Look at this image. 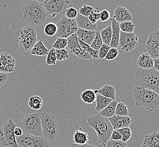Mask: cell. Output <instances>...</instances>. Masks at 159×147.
<instances>
[{
	"label": "cell",
	"mask_w": 159,
	"mask_h": 147,
	"mask_svg": "<svg viewBox=\"0 0 159 147\" xmlns=\"http://www.w3.org/2000/svg\"><path fill=\"white\" fill-rule=\"evenodd\" d=\"M113 18L121 23L126 21H132L133 17L129 10L122 6H117L114 10Z\"/></svg>",
	"instance_id": "cell-17"
},
{
	"label": "cell",
	"mask_w": 159,
	"mask_h": 147,
	"mask_svg": "<svg viewBox=\"0 0 159 147\" xmlns=\"http://www.w3.org/2000/svg\"><path fill=\"white\" fill-rule=\"evenodd\" d=\"M137 63L139 68L146 70L153 68V59L148 53L141 54Z\"/></svg>",
	"instance_id": "cell-21"
},
{
	"label": "cell",
	"mask_w": 159,
	"mask_h": 147,
	"mask_svg": "<svg viewBox=\"0 0 159 147\" xmlns=\"http://www.w3.org/2000/svg\"><path fill=\"white\" fill-rule=\"evenodd\" d=\"M20 52L31 51L37 42V32L32 26H28L20 30L18 39Z\"/></svg>",
	"instance_id": "cell-7"
},
{
	"label": "cell",
	"mask_w": 159,
	"mask_h": 147,
	"mask_svg": "<svg viewBox=\"0 0 159 147\" xmlns=\"http://www.w3.org/2000/svg\"><path fill=\"white\" fill-rule=\"evenodd\" d=\"M112 101L113 100L111 98H107L99 94H97V95H96V107H95V111H101Z\"/></svg>",
	"instance_id": "cell-27"
},
{
	"label": "cell",
	"mask_w": 159,
	"mask_h": 147,
	"mask_svg": "<svg viewBox=\"0 0 159 147\" xmlns=\"http://www.w3.org/2000/svg\"><path fill=\"white\" fill-rule=\"evenodd\" d=\"M134 86L150 89L159 95V72L154 68H139L135 73Z\"/></svg>",
	"instance_id": "cell-5"
},
{
	"label": "cell",
	"mask_w": 159,
	"mask_h": 147,
	"mask_svg": "<svg viewBox=\"0 0 159 147\" xmlns=\"http://www.w3.org/2000/svg\"><path fill=\"white\" fill-rule=\"evenodd\" d=\"M111 27H112V40L110 46L111 48H117L119 45L120 36V23L116 21L114 19H111Z\"/></svg>",
	"instance_id": "cell-19"
},
{
	"label": "cell",
	"mask_w": 159,
	"mask_h": 147,
	"mask_svg": "<svg viewBox=\"0 0 159 147\" xmlns=\"http://www.w3.org/2000/svg\"><path fill=\"white\" fill-rule=\"evenodd\" d=\"M111 18L110 12L107 9L103 10L100 12L99 21L101 22H106Z\"/></svg>",
	"instance_id": "cell-46"
},
{
	"label": "cell",
	"mask_w": 159,
	"mask_h": 147,
	"mask_svg": "<svg viewBox=\"0 0 159 147\" xmlns=\"http://www.w3.org/2000/svg\"><path fill=\"white\" fill-rule=\"evenodd\" d=\"M117 130L122 135L121 140L124 143H126L132 137V131L129 127L119 129Z\"/></svg>",
	"instance_id": "cell-39"
},
{
	"label": "cell",
	"mask_w": 159,
	"mask_h": 147,
	"mask_svg": "<svg viewBox=\"0 0 159 147\" xmlns=\"http://www.w3.org/2000/svg\"><path fill=\"white\" fill-rule=\"evenodd\" d=\"M8 78H9L8 74L0 72V88L6 83L8 80Z\"/></svg>",
	"instance_id": "cell-49"
},
{
	"label": "cell",
	"mask_w": 159,
	"mask_h": 147,
	"mask_svg": "<svg viewBox=\"0 0 159 147\" xmlns=\"http://www.w3.org/2000/svg\"><path fill=\"white\" fill-rule=\"evenodd\" d=\"M57 30H58L57 26L52 22H50L49 23L46 24L43 29L45 34L48 36H54L57 34Z\"/></svg>",
	"instance_id": "cell-35"
},
{
	"label": "cell",
	"mask_w": 159,
	"mask_h": 147,
	"mask_svg": "<svg viewBox=\"0 0 159 147\" xmlns=\"http://www.w3.org/2000/svg\"><path fill=\"white\" fill-rule=\"evenodd\" d=\"M14 133H15L16 137L21 136V135L24 134L22 129L20 127H16V129L14 130Z\"/></svg>",
	"instance_id": "cell-50"
},
{
	"label": "cell",
	"mask_w": 159,
	"mask_h": 147,
	"mask_svg": "<svg viewBox=\"0 0 159 147\" xmlns=\"http://www.w3.org/2000/svg\"><path fill=\"white\" fill-rule=\"evenodd\" d=\"M110 139L113 140H121L122 135L116 130H113Z\"/></svg>",
	"instance_id": "cell-47"
},
{
	"label": "cell",
	"mask_w": 159,
	"mask_h": 147,
	"mask_svg": "<svg viewBox=\"0 0 159 147\" xmlns=\"http://www.w3.org/2000/svg\"><path fill=\"white\" fill-rule=\"evenodd\" d=\"M67 147H105L102 145H95L94 144H84V145H79L75 143H69L68 144Z\"/></svg>",
	"instance_id": "cell-48"
},
{
	"label": "cell",
	"mask_w": 159,
	"mask_h": 147,
	"mask_svg": "<svg viewBox=\"0 0 159 147\" xmlns=\"http://www.w3.org/2000/svg\"><path fill=\"white\" fill-rule=\"evenodd\" d=\"M58 30L57 32V37L61 38H66L76 34L79 29L75 19H70L64 16L57 23Z\"/></svg>",
	"instance_id": "cell-9"
},
{
	"label": "cell",
	"mask_w": 159,
	"mask_h": 147,
	"mask_svg": "<svg viewBox=\"0 0 159 147\" xmlns=\"http://www.w3.org/2000/svg\"><path fill=\"white\" fill-rule=\"evenodd\" d=\"M87 125L95 130L99 142L105 147L107 141L110 139L113 130L109 118L102 116L99 113L88 118Z\"/></svg>",
	"instance_id": "cell-2"
},
{
	"label": "cell",
	"mask_w": 159,
	"mask_h": 147,
	"mask_svg": "<svg viewBox=\"0 0 159 147\" xmlns=\"http://www.w3.org/2000/svg\"><path fill=\"white\" fill-rule=\"evenodd\" d=\"M130 96L137 107L148 111H153L159 107V95L150 89L134 86Z\"/></svg>",
	"instance_id": "cell-1"
},
{
	"label": "cell",
	"mask_w": 159,
	"mask_h": 147,
	"mask_svg": "<svg viewBox=\"0 0 159 147\" xmlns=\"http://www.w3.org/2000/svg\"><path fill=\"white\" fill-rule=\"evenodd\" d=\"M66 17L70 19H75L78 16V12L75 8L73 7H70L66 10Z\"/></svg>",
	"instance_id": "cell-43"
},
{
	"label": "cell",
	"mask_w": 159,
	"mask_h": 147,
	"mask_svg": "<svg viewBox=\"0 0 159 147\" xmlns=\"http://www.w3.org/2000/svg\"><path fill=\"white\" fill-rule=\"evenodd\" d=\"M55 55L58 61H63L70 57L69 53L65 49H55Z\"/></svg>",
	"instance_id": "cell-36"
},
{
	"label": "cell",
	"mask_w": 159,
	"mask_h": 147,
	"mask_svg": "<svg viewBox=\"0 0 159 147\" xmlns=\"http://www.w3.org/2000/svg\"><path fill=\"white\" fill-rule=\"evenodd\" d=\"M115 115L120 116H129L128 109L125 103L122 102L117 103Z\"/></svg>",
	"instance_id": "cell-34"
},
{
	"label": "cell",
	"mask_w": 159,
	"mask_h": 147,
	"mask_svg": "<svg viewBox=\"0 0 159 147\" xmlns=\"http://www.w3.org/2000/svg\"><path fill=\"white\" fill-rule=\"evenodd\" d=\"M103 43L101 38V33L99 31H97L94 39L93 41L92 44L90 45L92 49L99 51L101 47L103 45Z\"/></svg>",
	"instance_id": "cell-33"
},
{
	"label": "cell",
	"mask_w": 159,
	"mask_h": 147,
	"mask_svg": "<svg viewBox=\"0 0 159 147\" xmlns=\"http://www.w3.org/2000/svg\"><path fill=\"white\" fill-rule=\"evenodd\" d=\"M96 32L97 31H88L79 28L76 35L79 40L90 45L94 39Z\"/></svg>",
	"instance_id": "cell-20"
},
{
	"label": "cell",
	"mask_w": 159,
	"mask_h": 147,
	"mask_svg": "<svg viewBox=\"0 0 159 147\" xmlns=\"http://www.w3.org/2000/svg\"><path fill=\"white\" fill-rule=\"evenodd\" d=\"M43 138L53 143L61 132V120L53 114L47 112L41 113Z\"/></svg>",
	"instance_id": "cell-4"
},
{
	"label": "cell",
	"mask_w": 159,
	"mask_h": 147,
	"mask_svg": "<svg viewBox=\"0 0 159 147\" xmlns=\"http://www.w3.org/2000/svg\"><path fill=\"white\" fill-rule=\"evenodd\" d=\"M37 1L38 2H39L40 3H43H43H45L46 1H47L48 0H37Z\"/></svg>",
	"instance_id": "cell-52"
},
{
	"label": "cell",
	"mask_w": 159,
	"mask_h": 147,
	"mask_svg": "<svg viewBox=\"0 0 159 147\" xmlns=\"http://www.w3.org/2000/svg\"><path fill=\"white\" fill-rule=\"evenodd\" d=\"M95 94H99L107 98H111L112 100H115L116 89L115 87L109 84H105L99 89L94 90Z\"/></svg>",
	"instance_id": "cell-22"
},
{
	"label": "cell",
	"mask_w": 159,
	"mask_h": 147,
	"mask_svg": "<svg viewBox=\"0 0 159 147\" xmlns=\"http://www.w3.org/2000/svg\"><path fill=\"white\" fill-rule=\"evenodd\" d=\"M88 18L92 23H95L99 21L100 18V12H99L98 9H94V10L89 15Z\"/></svg>",
	"instance_id": "cell-45"
},
{
	"label": "cell",
	"mask_w": 159,
	"mask_h": 147,
	"mask_svg": "<svg viewBox=\"0 0 159 147\" xmlns=\"http://www.w3.org/2000/svg\"><path fill=\"white\" fill-rule=\"evenodd\" d=\"M70 2V0H48L43 5L48 15L54 18L64 14Z\"/></svg>",
	"instance_id": "cell-11"
},
{
	"label": "cell",
	"mask_w": 159,
	"mask_h": 147,
	"mask_svg": "<svg viewBox=\"0 0 159 147\" xmlns=\"http://www.w3.org/2000/svg\"><path fill=\"white\" fill-rule=\"evenodd\" d=\"M31 55L36 56H45L49 53V50L46 48L43 43V39H40L36 43L32 49H31Z\"/></svg>",
	"instance_id": "cell-23"
},
{
	"label": "cell",
	"mask_w": 159,
	"mask_h": 147,
	"mask_svg": "<svg viewBox=\"0 0 159 147\" xmlns=\"http://www.w3.org/2000/svg\"><path fill=\"white\" fill-rule=\"evenodd\" d=\"M119 54V52L117 48L111 47L110 49L109 50L108 52L107 53L106 57H105V59L107 61L113 60L114 59L117 58Z\"/></svg>",
	"instance_id": "cell-42"
},
{
	"label": "cell",
	"mask_w": 159,
	"mask_h": 147,
	"mask_svg": "<svg viewBox=\"0 0 159 147\" xmlns=\"http://www.w3.org/2000/svg\"><path fill=\"white\" fill-rule=\"evenodd\" d=\"M67 40L68 48L71 53L84 60H90L93 59L91 55L81 48L76 34H74L68 37Z\"/></svg>",
	"instance_id": "cell-13"
},
{
	"label": "cell",
	"mask_w": 159,
	"mask_h": 147,
	"mask_svg": "<svg viewBox=\"0 0 159 147\" xmlns=\"http://www.w3.org/2000/svg\"><path fill=\"white\" fill-rule=\"evenodd\" d=\"M140 147H147V146L146 145V144H144V143H143V144H142Z\"/></svg>",
	"instance_id": "cell-53"
},
{
	"label": "cell",
	"mask_w": 159,
	"mask_h": 147,
	"mask_svg": "<svg viewBox=\"0 0 159 147\" xmlns=\"http://www.w3.org/2000/svg\"><path fill=\"white\" fill-rule=\"evenodd\" d=\"M81 100L88 104L95 103L96 100V94L94 91L92 89H86L80 94Z\"/></svg>",
	"instance_id": "cell-28"
},
{
	"label": "cell",
	"mask_w": 159,
	"mask_h": 147,
	"mask_svg": "<svg viewBox=\"0 0 159 147\" xmlns=\"http://www.w3.org/2000/svg\"><path fill=\"white\" fill-rule=\"evenodd\" d=\"M158 132H159V129H158Z\"/></svg>",
	"instance_id": "cell-54"
},
{
	"label": "cell",
	"mask_w": 159,
	"mask_h": 147,
	"mask_svg": "<svg viewBox=\"0 0 159 147\" xmlns=\"http://www.w3.org/2000/svg\"><path fill=\"white\" fill-rule=\"evenodd\" d=\"M28 104L34 110H40L43 107V100L39 96H33L29 98Z\"/></svg>",
	"instance_id": "cell-30"
},
{
	"label": "cell",
	"mask_w": 159,
	"mask_h": 147,
	"mask_svg": "<svg viewBox=\"0 0 159 147\" xmlns=\"http://www.w3.org/2000/svg\"><path fill=\"white\" fill-rule=\"evenodd\" d=\"M80 45L81 48L85 51L86 52L88 53L90 55L92 56L93 59H98V55H99V52L92 49L91 46L88 44L84 43L82 41L79 40Z\"/></svg>",
	"instance_id": "cell-31"
},
{
	"label": "cell",
	"mask_w": 159,
	"mask_h": 147,
	"mask_svg": "<svg viewBox=\"0 0 159 147\" xmlns=\"http://www.w3.org/2000/svg\"><path fill=\"white\" fill-rule=\"evenodd\" d=\"M16 60L8 53H0V72L3 73H12L16 67Z\"/></svg>",
	"instance_id": "cell-15"
},
{
	"label": "cell",
	"mask_w": 159,
	"mask_h": 147,
	"mask_svg": "<svg viewBox=\"0 0 159 147\" xmlns=\"http://www.w3.org/2000/svg\"><path fill=\"white\" fill-rule=\"evenodd\" d=\"M57 61V59L55 55V49L52 48L49 50V52L46 59V64L47 65H55Z\"/></svg>",
	"instance_id": "cell-37"
},
{
	"label": "cell",
	"mask_w": 159,
	"mask_h": 147,
	"mask_svg": "<svg viewBox=\"0 0 159 147\" xmlns=\"http://www.w3.org/2000/svg\"><path fill=\"white\" fill-rule=\"evenodd\" d=\"M75 143L79 145L86 144L89 141V136L86 132H84L81 131V128H78L76 126V130L73 136Z\"/></svg>",
	"instance_id": "cell-24"
},
{
	"label": "cell",
	"mask_w": 159,
	"mask_h": 147,
	"mask_svg": "<svg viewBox=\"0 0 159 147\" xmlns=\"http://www.w3.org/2000/svg\"><path fill=\"white\" fill-rule=\"evenodd\" d=\"M16 124L10 120L0 128V142L3 147H18L14 130Z\"/></svg>",
	"instance_id": "cell-8"
},
{
	"label": "cell",
	"mask_w": 159,
	"mask_h": 147,
	"mask_svg": "<svg viewBox=\"0 0 159 147\" xmlns=\"http://www.w3.org/2000/svg\"><path fill=\"white\" fill-rule=\"evenodd\" d=\"M111 46L110 45H107L103 44V45L101 47V49H99V50L98 51L99 52L98 59H102L105 58Z\"/></svg>",
	"instance_id": "cell-44"
},
{
	"label": "cell",
	"mask_w": 159,
	"mask_h": 147,
	"mask_svg": "<svg viewBox=\"0 0 159 147\" xmlns=\"http://www.w3.org/2000/svg\"><path fill=\"white\" fill-rule=\"evenodd\" d=\"M127 143L122 140H113L110 139L107 141L105 147H126Z\"/></svg>",
	"instance_id": "cell-41"
},
{
	"label": "cell",
	"mask_w": 159,
	"mask_h": 147,
	"mask_svg": "<svg viewBox=\"0 0 159 147\" xmlns=\"http://www.w3.org/2000/svg\"><path fill=\"white\" fill-rule=\"evenodd\" d=\"M138 45V37L133 33H126L121 31L119 45L120 49L125 52H129L135 49Z\"/></svg>",
	"instance_id": "cell-12"
},
{
	"label": "cell",
	"mask_w": 159,
	"mask_h": 147,
	"mask_svg": "<svg viewBox=\"0 0 159 147\" xmlns=\"http://www.w3.org/2000/svg\"><path fill=\"white\" fill-rule=\"evenodd\" d=\"M22 13L25 21L32 26L42 25L48 16L43 3L37 0L28 1L22 7Z\"/></svg>",
	"instance_id": "cell-3"
},
{
	"label": "cell",
	"mask_w": 159,
	"mask_h": 147,
	"mask_svg": "<svg viewBox=\"0 0 159 147\" xmlns=\"http://www.w3.org/2000/svg\"><path fill=\"white\" fill-rule=\"evenodd\" d=\"M146 47L147 53L152 58H159V29L150 34Z\"/></svg>",
	"instance_id": "cell-14"
},
{
	"label": "cell",
	"mask_w": 159,
	"mask_h": 147,
	"mask_svg": "<svg viewBox=\"0 0 159 147\" xmlns=\"http://www.w3.org/2000/svg\"><path fill=\"white\" fill-rule=\"evenodd\" d=\"M153 68L159 72V58L153 59Z\"/></svg>",
	"instance_id": "cell-51"
},
{
	"label": "cell",
	"mask_w": 159,
	"mask_h": 147,
	"mask_svg": "<svg viewBox=\"0 0 159 147\" xmlns=\"http://www.w3.org/2000/svg\"><path fill=\"white\" fill-rule=\"evenodd\" d=\"M75 20L76 21L78 27L79 28L88 31H98L97 25L92 23L89 20L88 17L78 14Z\"/></svg>",
	"instance_id": "cell-18"
},
{
	"label": "cell",
	"mask_w": 159,
	"mask_h": 147,
	"mask_svg": "<svg viewBox=\"0 0 159 147\" xmlns=\"http://www.w3.org/2000/svg\"><path fill=\"white\" fill-rule=\"evenodd\" d=\"M118 102L116 100H113L107 105L106 107L100 111V114L105 118H110L115 116L116 108Z\"/></svg>",
	"instance_id": "cell-26"
},
{
	"label": "cell",
	"mask_w": 159,
	"mask_h": 147,
	"mask_svg": "<svg viewBox=\"0 0 159 147\" xmlns=\"http://www.w3.org/2000/svg\"><path fill=\"white\" fill-rule=\"evenodd\" d=\"M113 130H119L125 127H128L132 123V119L129 116H114L109 118Z\"/></svg>",
	"instance_id": "cell-16"
},
{
	"label": "cell",
	"mask_w": 159,
	"mask_h": 147,
	"mask_svg": "<svg viewBox=\"0 0 159 147\" xmlns=\"http://www.w3.org/2000/svg\"><path fill=\"white\" fill-rule=\"evenodd\" d=\"M135 25L132 21H126L120 23V30L126 33H133L135 30Z\"/></svg>",
	"instance_id": "cell-32"
},
{
	"label": "cell",
	"mask_w": 159,
	"mask_h": 147,
	"mask_svg": "<svg viewBox=\"0 0 159 147\" xmlns=\"http://www.w3.org/2000/svg\"><path fill=\"white\" fill-rule=\"evenodd\" d=\"M20 126L24 134L43 137L40 113H34L25 116L23 118Z\"/></svg>",
	"instance_id": "cell-6"
},
{
	"label": "cell",
	"mask_w": 159,
	"mask_h": 147,
	"mask_svg": "<svg viewBox=\"0 0 159 147\" xmlns=\"http://www.w3.org/2000/svg\"><path fill=\"white\" fill-rule=\"evenodd\" d=\"M94 9H95L93 6H89L87 5H84L83 6L80 7L79 13L81 16L88 17L89 15L94 10Z\"/></svg>",
	"instance_id": "cell-40"
},
{
	"label": "cell",
	"mask_w": 159,
	"mask_h": 147,
	"mask_svg": "<svg viewBox=\"0 0 159 147\" xmlns=\"http://www.w3.org/2000/svg\"><path fill=\"white\" fill-rule=\"evenodd\" d=\"M16 138L18 147H52V143L43 137L23 134L21 136Z\"/></svg>",
	"instance_id": "cell-10"
},
{
	"label": "cell",
	"mask_w": 159,
	"mask_h": 147,
	"mask_svg": "<svg viewBox=\"0 0 159 147\" xmlns=\"http://www.w3.org/2000/svg\"><path fill=\"white\" fill-rule=\"evenodd\" d=\"M143 143L147 147H159V134L153 132L145 136Z\"/></svg>",
	"instance_id": "cell-25"
},
{
	"label": "cell",
	"mask_w": 159,
	"mask_h": 147,
	"mask_svg": "<svg viewBox=\"0 0 159 147\" xmlns=\"http://www.w3.org/2000/svg\"><path fill=\"white\" fill-rule=\"evenodd\" d=\"M67 39L58 37L54 43L52 44V47L55 49H63L67 46Z\"/></svg>",
	"instance_id": "cell-38"
},
{
	"label": "cell",
	"mask_w": 159,
	"mask_h": 147,
	"mask_svg": "<svg viewBox=\"0 0 159 147\" xmlns=\"http://www.w3.org/2000/svg\"><path fill=\"white\" fill-rule=\"evenodd\" d=\"M101 36L103 43L107 45H110L112 40V27L111 25H109L104 29L102 30L101 32Z\"/></svg>",
	"instance_id": "cell-29"
}]
</instances>
